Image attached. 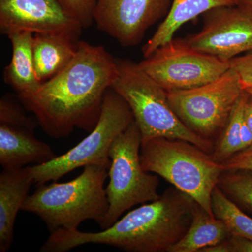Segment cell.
Here are the masks:
<instances>
[{
	"label": "cell",
	"mask_w": 252,
	"mask_h": 252,
	"mask_svg": "<svg viewBox=\"0 0 252 252\" xmlns=\"http://www.w3.org/2000/svg\"><path fill=\"white\" fill-rule=\"evenodd\" d=\"M117 74V59L107 50L79 41L75 56L63 70L18 98L48 135L66 138L76 127L94 130Z\"/></svg>",
	"instance_id": "1"
},
{
	"label": "cell",
	"mask_w": 252,
	"mask_h": 252,
	"mask_svg": "<svg viewBox=\"0 0 252 252\" xmlns=\"http://www.w3.org/2000/svg\"><path fill=\"white\" fill-rule=\"evenodd\" d=\"M196 202L175 187L155 201L129 212L102 231L59 229L51 233L43 252H66L87 244L109 245L128 252H168L191 224Z\"/></svg>",
	"instance_id": "2"
},
{
	"label": "cell",
	"mask_w": 252,
	"mask_h": 252,
	"mask_svg": "<svg viewBox=\"0 0 252 252\" xmlns=\"http://www.w3.org/2000/svg\"><path fill=\"white\" fill-rule=\"evenodd\" d=\"M107 176L106 167L87 165L74 180L37 186L35 191L28 195L22 210L39 217L50 233L78 229L87 220H94L100 226L109 209L104 189Z\"/></svg>",
	"instance_id": "3"
},
{
	"label": "cell",
	"mask_w": 252,
	"mask_h": 252,
	"mask_svg": "<svg viewBox=\"0 0 252 252\" xmlns=\"http://www.w3.org/2000/svg\"><path fill=\"white\" fill-rule=\"evenodd\" d=\"M118 74L111 88L125 99L140 128L142 144L164 137L187 141L212 154L215 144L192 132L169 102L167 92L149 77L139 63L117 59Z\"/></svg>",
	"instance_id": "4"
},
{
	"label": "cell",
	"mask_w": 252,
	"mask_h": 252,
	"mask_svg": "<svg viewBox=\"0 0 252 252\" xmlns=\"http://www.w3.org/2000/svg\"><path fill=\"white\" fill-rule=\"evenodd\" d=\"M145 171L160 176L214 216L212 195L223 170L211 154L181 140L158 137L142 144Z\"/></svg>",
	"instance_id": "5"
},
{
	"label": "cell",
	"mask_w": 252,
	"mask_h": 252,
	"mask_svg": "<svg viewBox=\"0 0 252 252\" xmlns=\"http://www.w3.org/2000/svg\"><path fill=\"white\" fill-rule=\"evenodd\" d=\"M142 135L135 120L113 142L109 156L111 165L107 188L108 212L103 223L106 229L120 219L124 212L140 204L155 201L159 179L145 171L141 163Z\"/></svg>",
	"instance_id": "6"
},
{
	"label": "cell",
	"mask_w": 252,
	"mask_h": 252,
	"mask_svg": "<svg viewBox=\"0 0 252 252\" xmlns=\"http://www.w3.org/2000/svg\"><path fill=\"white\" fill-rule=\"evenodd\" d=\"M134 120L133 114L125 99L110 88L104 94L98 122L87 137L51 161L29 166L34 185L56 182L75 169L87 165H98L109 170L111 146Z\"/></svg>",
	"instance_id": "7"
},
{
	"label": "cell",
	"mask_w": 252,
	"mask_h": 252,
	"mask_svg": "<svg viewBox=\"0 0 252 252\" xmlns=\"http://www.w3.org/2000/svg\"><path fill=\"white\" fill-rule=\"evenodd\" d=\"M243 91L238 73L230 67L216 80L188 90L167 92V97L189 129L216 144Z\"/></svg>",
	"instance_id": "8"
},
{
	"label": "cell",
	"mask_w": 252,
	"mask_h": 252,
	"mask_svg": "<svg viewBox=\"0 0 252 252\" xmlns=\"http://www.w3.org/2000/svg\"><path fill=\"white\" fill-rule=\"evenodd\" d=\"M167 92L188 90L216 80L230 67L225 61L172 39L139 63Z\"/></svg>",
	"instance_id": "9"
},
{
	"label": "cell",
	"mask_w": 252,
	"mask_h": 252,
	"mask_svg": "<svg viewBox=\"0 0 252 252\" xmlns=\"http://www.w3.org/2000/svg\"><path fill=\"white\" fill-rule=\"evenodd\" d=\"M194 49L230 61L252 51V9L238 4L204 14L201 31L185 39Z\"/></svg>",
	"instance_id": "10"
},
{
	"label": "cell",
	"mask_w": 252,
	"mask_h": 252,
	"mask_svg": "<svg viewBox=\"0 0 252 252\" xmlns=\"http://www.w3.org/2000/svg\"><path fill=\"white\" fill-rule=\"evenodd\" d=\"M172 0H96L94 22L124 47L140 44L146 32L166 17Z\"/></svg>",
	"instance_id": "11"
},
{
	"label": "cell",
	"mask_w": 252,
	"mask_h": 252,
	"mask_svg": "<svg viewBox=\"0 0 252 252\" xmlns=\"http://www.w3.org/2000/svg\"><path fill=\"white\" fill-rule=\"evenodd\" d=\"M34 122L9 96L0 101V165L3 169L22 168L51 161L57 156L34 135Z\"/></svg>",
	"instance_id": "12"
},
{
	"label": "cell",
	"mask_w": 252,
	"mask_h": 252,
	"mask_svg": "<svg viewBox=\"0 0 252 252\" xmlns=\"http://www.w3.org/2000/svg\"><path fill=\"white\" fill-rule=\"evenodd\" d=\"M83 27L58 0H0V31L57 34L79 41Z\"/></svg>",
	"instance_id": "13"
},
{
	"label": "cell",
	"mask_w": 252,
	"mask_h": 252,
	"mask_svg": "<svg viewBox=\"0 0 252 252\" xmlns=\"http://www.w3.org/2000/svg\"><path fill=\"white\" fill-rule=\"evenodd\" d=\"M34 185L29 166L3 169L0 175V252L9 251L14 241L18 212Z\"/></svg>",
	"instance_id": "14"
},
{
	"label": "cell",
	"mask_w": 252,
	"mask_h": 252,
	"mask_svg": "<svg viewBox=\"0 0 252 252\" xmlns=\"http://www.w3.org/2000/svg\"><path fill=\"white\" fill-rule=\"evenodd\" d=\"M238 4V0H172L166 17L142 49L144 59L173 39L176 32L199 15L216 8Z\"/></svg>",
	"instance_id": "15"
},
{
	"label": "cell",
	"mask_w": 252,
	"mask_h": 252,
	"mask_svg": "<svg viewBox=\"0 0 252 252\" xmlns=\"http://www.w3.org/2000/svg\"><path fill=\"white\" fill-rule=\"evenodd\" d=\"M78 42L57 34H34L33 56L39 82L49 80L69 64L77 53Z\"/></svg>",
	"instance_id": "16"
},
{
	"label": "cell",
	"mask_w": 252,
	"mask_h": 252,
	"mask_svg": "<svg viewBox=\"0 0 252 252\" xmlns=\"http://www.w3.org/2000/svg\"><path fill=\"white\" fill-rule=\"evenodd\" d=\"M33 36L32 32L26 31L7 35L12 46V57L5 69V80L18 94L34 91L41 84L34 67Z\"/></svg>",
	"instance_id": "17"
},
{
	"label": "cell",
	"mask_w": 252,
	"mask_h": 252,
	"mask_svg": "<svg viewBox=\"0 0 252 252\" xmlns=\"http://www.w3.org/2000/svg\"><path fill=\"white\" fill-rule=\"evenodd\" d=\"M231 235L223 220L210 215L196 203L188 231L168 252H199L202 249L228 240Z\"/></svg>",
	"instance_id": "18"
},
{
	"label": "cell",
	"mask_w": 252,
	"mask_h": 252,
	"mask_svg": "<svg viewBox=\"0 0 252 252\" xmlns=\"http://www.w3.org/2000/svg\"><path fill=\"white\" fill-rule=\"evenodd\" d=\"M250 94L244 90L232 111L228 123L220 139L215 144L212 157L218 163H222L243 150L241 127L244 119L245 104Z\"/></svg>",
	"instance_id": "19"
},
{
	"label": "cell",
	"mask_w": 252,
	"mask_h": 252,
	"mask_svg": "<svg viewBox=\"0 0 252 252\" xmlns=\"http://www.w3.org/2000/svg\"><path fill=\"white\" fill-rule=\"evenodd\" d=\"M212 207L214 216L224 222L232 235L252 240V218L227 198L218 187L212 193Z\"/></svg>",
	"instance_id": "20"
},
{
	"label": "cell",
	"mask_w": 252,
	"mask_h": 252,
	"mask_svg": "<svg viewBox=\"0 0 252 252\" xmlns=\"http://www.w3.org/2000/svg\"><path fill=\"white\" fill-rule=\"evenodd\" d=\"M217 187L238 206L252 212V171L227 170L220 174Z\"/></svg>",
	"instance_id": "21"
},
{
	"label": "cell",
	"mask_w": 252,
	"mask_h": 252,
	"mask_svg": "<svg viewBox=\"0 0 252 252\" xmlns=\"http://www.w3.org/2000/svg\"><path fill=\"white\" fill-rule=\"evenodd\" d=\"M64 11L80 23L83 28L90 27L94 22L96 0H58Z\"/></svg>",
	"instance_id": "22"
},
{
	"label": "cell",
	"mask_w": 252,
	"mask_h": 252,
	"mask_svg": "<svg viewBox=\"0 0 252 252\" xmlns=\"http://www.w3.org/2000/svg\"><path fill=\"white\" fill-rule=\"evenodd\" d=\"M223 171L227 170H251L252 171V144L240 151L228 160L220 163Z\"/></svg>",
	"instance_id": "23"
},
{
	"label": "cell",
	"mask_w": 252,
	"mask_h": 252,
	"mask_svg": "<svg viewBox=\"0 0 252 252\" xmlns=\"http://www.w3.org/2000/svg\"><path fill=\"white\" fill-rule=\"evenodd\" d=\"M230 67L238 73L243 87L252 85V51L230 61Z\"/></svg>",
	"instance_id": "24"
},
{
	"label": "cell",
	"mask_w": 252,
	"mask_h": 252,
	"mask_svg": "<svg viewBox=\"0 0 252 252\" xmlns=\"http://www.w3.org/2000/svg\"><path fill=\"white\" fill-rule=\"evenodd\" d=\"M232 252H252V240L238 235H232L229 238Z\"/></svg>",
	"instance_id": "25"
},
{
	"label": "cell",
	"mask_w": 252,
	"mask_h": 252,
	"mask_svg": "<svg viewBox=\"0 0 252 252\" xmlns=\"http://www.w3.org/2000/svg\"><path fill=\"white\" fill-rule=\"evenodd\" d=\"M199 252H232L229 239L213 246L202 249Z\"/></svg>",
	"instance_id": "26"
},
{
	"label": "cell",
	"mask_w": 252,
	"mask_h": 252,
	"mask_svg": "<svg viewBox=\"0 0 252 252\" xmlns=\"http://www.w3.org/2000/svg\"><path fill=\"white\" fill-rule=\"evenodd\" d=\"M241 140L243 149L248 148L252 144V132L243 119L241 127Z\"/></svg>",
	"instance_id": "27"
},
{
	"label": "cell",
	"mask_w": 252,
	"mask_h": 252,
	"mask_svg": "<svg viewBox=\"0 0 252 252\" xmlns=\"http://www.w3.org/2000/svg\"><path fill=\"white\" fill-rule=\"evenodd\" d=\"M244 119L252 132V96L250 94L246 104H245Z\"/></svg>",
	"instance_id": "28"
},
{
	"label": "cell",
	"mask_w": 252,
	"mask_h": 252,
	"mask_svg": "<svg viewBox=\"0 0 252 252\" xmlns=\"http://www.w3.org/2000/svg\"><path fill=\"white\" fill-rule=\"evenodd\" d=\"M239 4L245 5L252 9V0H238Z\"/></svg>",
	"instance_id": "29"
},
{
	"label": "cell",
	"mask_w": 252,
	"mask_h": 252,
	"mask_svg": "<svg viewBox=\"0 0 252 252\" xmlns=\"http://www.w3.org/2000/svg\"><path fill=\"white\" fill-rule=\"evenodd\" d=\"M244 90L247 91L250 95L252 96V85H248L244 87Z\"/></svg>",
	"instance_id": "30"
}]
</instances>
